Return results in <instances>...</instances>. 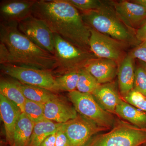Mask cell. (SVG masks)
Masks as SVG:
<instances>
[{"label":"cell","mask_w":146,"mask_h":146,"mask_svg":"<svg viewBox=\"0 0 146 146\" xmlns=\"http://www.w3.org/2000/svg\"><path fill=\"white\" fill-rule=\"evenodd\" d=\"M134 59L129 54L126 55L118 68V84L123 97L133 89L135 67Z\"/></svg>","instance_id":"obj_17"},{"label":"cell","mask_w":146,"mask_h":146,"mask_svg":"<svg viewBox=\"0 0 146 146\" xmlns=\"http://www.w3.org/2000/svg\"><path fill=\"white\" fill-rule=\"evenodd\" d=\"M54 56L56 58L55 72L62 75L84 68L96 58L91 51L82 49L54 34Z\"/></svg>","instance_id":"obj_5"},{"label":"cell","mask_w":146,"mask_h":146,"mask_svg":"<svg viewBox=\"0 0 146 146\" xmlns=\"http://www.w3.org/2000/svg\"><path fill=\"white\" fill-rule=\"evenodd\" d=\"M131 1L143 7L146 10V0H134Z\"/></svg>","instance_id":"obj_33"},{"label":"cell","mask_w":146,"mask_h":146,"mask_svg":"<svg viewBox=\"0 0 146 146\" xmlns=\"http://www.w3.org/2000/svg\"><path fill=\"white\" fill-rule=\"evenodd\" d=\"M110 2L118 18L134 33L146 22V10L141 6L131 1Z\"/></svg>","instance_id":"obj_11"},{"label":"cell","mask_w":146,"mask_h":146,"mask_svg":"<svg viewBox=\"0 0 146 146\" xmlns=\"http://www.w3.org/2000/svg\"><path fill=\"white\" fill-rule=\"evenodd\" d=\"M71 146H84L94 135L107 130L80 115L62 125Z\"/></svg>","instance_id":"obj_10"},{"label":"cell","mask_w":146,"mask_h":146,"mask_svg":"<svg viewBox=\"0 0 146 146\" xmlns=\"http://www.w3.org/2000/svg\"><path fill=\"white\" fill-rule=\"evenodd\" d=\"M63 124L46 119L35 123L28 146H40L45 138L56 133Z\"/></svg>","instance_id":"obj_19"},{"label":"cell","mask_w":146,"mask_h":146,"mask_svg":"<svg viewBox=\"0 0 146 146\" xmlns=\"http://www.w3.org/2000/svg\"><path fill=\"white\" fill-rule=\"evenodd\" d=\"M22 113L18 106L0 94V113L4 125L6 140L10 146L13 145L14 129Z\"/></svg>","instance_id":"obj_15"},{"label":"cell","mask_w":146,"mask_h":146,"mask_svg":"<svg viewBox=\"0 0 146 146\" xmlns=\"http://www.w3.org/2000/svg\"><path fill=\"white\" fill-rule=\"evenodd\" d=\"M123 99L129 104L146 112V97L140 92L132 89Z\"/></svg>","instance_id":"obj_27"},{"label":"cell","mask_w":146,"mask_h":146,"mask_svg":"<svg viewBox=\"0 0 146 146\" xmlns=\"http://www.w3.org/2000/svg\"><path fill=\"white\" fill-rule=\"evenodd\" d=\"M0 94L16 105L23 113L24 105L27 99L15 80L1 79Z\"/></svg>","instance_id":"obj_21"},{"label":"cell","mask_w":146,"mask_h":146,"mask_svg":"<svg viewBox=\"0 0 146 146\" xmlns=\"http://www.w3.org/2000/svg\"><path fill=\"white\" fill-rule=\"evenodd\" d=\"M135 36L139 42H143L146 40V22L135 33Z\"/></svg>","instance_id":"obj_31"},{"label":"cell","mask_w":146,"mask_h":146,"mask_svg":"<svg viewBox=\"0 0 146 146\" xmlns=\"http://www.w3.org/2000/svg\"><path fill=\"white\" fill-rule=\"evenodd\" d=\"M129 54L134 59H138L146 64V40L133 49Z\"/></svg>","instance_id":"obj_29"},{"label":"cell","mask_w":146,"mask_h":146,"mask_svg":"<svg viewBox=\"0 0 146 146\" xmlns=\"http://www.w3.org/2000/svg\"><path fill=\"white\" fill-rule=\"evenodd\" d=\"M94 99L105 110L115 113L116 107L121 100L114 82L101 84L92 94Z\"/></svg>","instance_id":"obj_16"},{"label":"cell","mask_w":146,"mask_h":146,"mask_svg":"<svg viewBox=\"0 0 146 146\" xmlns=\"http://www.w3.org/2000/svg\"><path fill=\"white\" fill-rule=\"evenodd\" d=\"M1 70L21 83L52 90L55 78L51 71L12 64H2Z\"/></svg>","instance_id":"obj_7"},{"label":"cell","mask_w":146,"mask_h":146,"mask_svg":"<svg viewBox=\"0 0 146 146\" xmlns=\"http://www.w3.org/2000/svg\"><path fill=\"white\" fill-rule=\"evenodd\" d=\"M35 0L8 1L1 4L0 12L4 22H18L32 13Z\"/></svg>","instance_id":"obj_12"},{"label":"cell","mask_w":146,"mask_h":146,"mask_svg":"<svg viewBox=\"0 0 146 146\" xmlns=\"http://www.w3.org/2000/svg\"><path fill=\"white\" fill-rule=\"evenodd\" d=\"M139 60L135 68L133 89L146 97V64Z\"/></svg>","instance_id":"obj_26"},{"label":"cell","mask_w":146,"mask_h":146,"mask_svg":"<svg viewBox=\"0 0 146 146\" xmlns=\"http://www.w3.org/2000/svg\"><path fill=\"white\" fill-rule=\"evenodd\" d=\"M32 14L45 22L54 34L91 51L90 28L84 21L78 9L67 0L37 1Z\"/></svg>","instance_id":"obj_1"},{"label":"cell","mask_w":146,"mask_h":146,"mask_svg":"<svg viewBox=\"0 0 146 146\" xmlns=\"http://www.w3.org/2000/svg\"><path fill=\"white\" fill-rule=\"evenodd\" d=\"M146 143V129L120 120L112 130L94 137L84 146H141Z\"/></svg>","instance_id":"obj_4"},{"label":"cell","mask_w":146,"mask_h":146,"mask_svg":"<svg viewBox=\"0 0 146 146\" xmlns=\"http://www.w3.org/2000/svg\"><path fill=\"white\" fill-rule=\"evenodd\" d=\"M27 100L45 104L57 96L53 92L38 86L24 84L15 80Z\"/></svg>","instance_id":"obj_22"},{"label":"cell","mask_w":146,"mask_h":146,"mask_svg":"<svg viewBox=\"0 0 146 146\" xmlns=\"http://www.w3.org/2000/svg\"><path fill=\"white\" fill-rule=\"evenodd\" d=\"M78 9L82 12L96 10L100 8L105 2L99 0H67Z\"/></svg>","instance_id":"obj_28"},{"label":"cell","mask_w":146,"mask_h":146,"mask_svg":"<svg viewBox=\"0 0 146 146\" xmlns=\"http://www.w3.org/2000/svg\"><path fill=\"white\" fill-rule=\"evenodd\" d=\"M115 113L133 125L146 129V112L136 108L121 99L116 107Z\"/></svg>","instance_id":"obj_18"},{"label":"cell","mask_w":146,"mask_h":146,"mask_svg":"<svg viewBox=\"0 0 146 146\" xmlns=\"http://www.w3.org/2000/svg\"><path fill=\"white\" fill-rule=\"evenodd\" d=\"M34 125L25 113H21L14 129L13 146H28Z\"/></svg>","instance_id":"obj_20"},{"label":"cell","mask_w":146,"mask_h":146,"mask_svg":"<svg viewBox=\"0 0 146 146\" xmlns=\"http://www.w3.org/2000/svg\"><path fill=\"white\" fill-rule=\"evenodd\" d=\"M68 95L74 108L80 115L107 129L114 127L115 123L114 117L99 104L92 94L76 90L69 92Z\"/></svg>","instance_id":"obj_6"},{"label":"cell","mask_w":146,"mask_h":146,"mask_svg":"<svg viewBox=\"0 0 146 146\" xmlns=\"http://www.w3.org/2000/svg\"><path fill=\"white\" fill-rule=\"evenodd\" d=\"M18 28L36 46L54 55V34L44 21L31 14L18 22Z\"/></svg>","instance_id":"obj_8"},{"label":"cell","mask_w":146,"mask_h":146,"mask_svg":"<svg viewBox=\"0 0 146 146\" xmlns=\"http://www.w3.org/2000/svg\"><path fill=\"white\" fill-rule=\"evenodd\" d=\"M81 15L89 27L100 33L128 45L140 43L135 33L118 18L110 2H105L99 9L82 12Z\"/></svg>","instance_id":"obj_3"},{"label":"cell","mask_w":146,"mask_h":146,"mask_svg":"<svg viewBox=\"0 0 146 146\" xmlns=\"http://www.w3.org/2000/svg\"><path fill=\"white\" fill-rule=\"evenodd\" d=\"M74 108L58 96L44 104V117L47 119L59 123H64L77 116Z\"/></svg>","instance_id":"obj_13"},{"label":"cell","mask_w":146,"mask_h":146,"mask_svg":"<svg viewBox=\"0 0 146 146\" xmlns=\"http://www.w3.org/2000/svg\"><path fill=\"white\" fill-rule=\"evenodd\" d=\"M119 63L106 58H94L84 68L100 84L112 82L117 74Z\"/></svg>","instance_id":"obj_14"},{"label":"cell","mask_w":146,"mask_h":146,"mask_svg":"<svg viewBox=\"0 0 146 146\" xmlns=\"http://www.w3.org/2000/svg\"><path fill=\"white\" fill-rule=\"evenodd\" d=\"M79 78V70L70 72L55 78L53 91H65L70 92L76 90Z\"/></svg>","instance_id":"obj_23"},{"label":"cell","mask_w":146,"mask_h":146,"mask_svg":"<svg viewBox=\"0 0 146 146\" xmlns=\"http://www.w3.org/2000/svg\"><path fill=\"white\" fill-rule=\"evenodd\" d=\"M101 84L85 68L79 70L77 91L92 94Z\"/></svg>","instance_id":"obj_24"},{"label":"cell","mask_w":146,"mask_h":146,"mask_svg":"<svg viewBox=\"0 0 146 146\" xmlns=\"http://www.w3.org/2000/svg\"><path fill=\"white\" fill-rule=\"evenodd\" d=\"M0 64L54 70V55L42 49L23 34L17 22L3 21L0 25Z\"/></svg>","instance_id":"obj_2"},{"label":"cell","mask_w":146,"mask_h":146,"mask_svg":"<svg viewBox=\"0 0 146 146\" xmlns=\"http://www.w3.org/2000/svg\"><path fill=\"white\" fill-rule=\"evenodd\" d=\"M90 50L98 58H106L120 64L124 58L128 45L90 28Z\"/></svg>","instance_id":"obj_9"},{"label":"cell","mask_w":146,"mask_h":146,"mask_svg":"<svg viewBox=\"0 0 146 146\" xmlns=\"http://www.w3.org/2000/svg\"><path fill=\"white\" fill-rule=\"evenodd\" d=\"M141 146H146V143L143 144V145H141Z\"/></svg>","instance_id":"obj_34"},{"label":"cell","mask_w":146,"mask_h":146,"mask_svg":"<svg viewBox=\"0 0 146 146\" xmlns=\"http://www.w3.org/2000/svg\"><path fill=\"white\" fill-rule=\"evenodd\" d=\"M55 146H71L70 142L62 125L56 133Z\"/></svg>","instance_id":"obj_30"},{"label":"cell","mask_w":146,"mask_h":146,"mask_svg":"<svg viewBox=\"0 0 146 146\" xmlns=\"http://www.w3.org/2000/svg\"><path fill=\"white\" fill-rule=\"evenodd\" d=\"M56 133L51 134L45 138L40 146H55Z\"/></svg>","instance_id":"obj_32"},{"label":"cell","mask_w":146,"mask_h":146,"mask_svg":"<svg viewBox=\"0 0 146 146\" xmlns=\"http://www.w3.org/2000/svg\"><path fill=\"white\" fill-rule=\"evenodd\" d=\"M35 123L45 119L44 104L26 100L24 112Z\"/></svg>","instance_id":"obj_25"}]
</instances>
